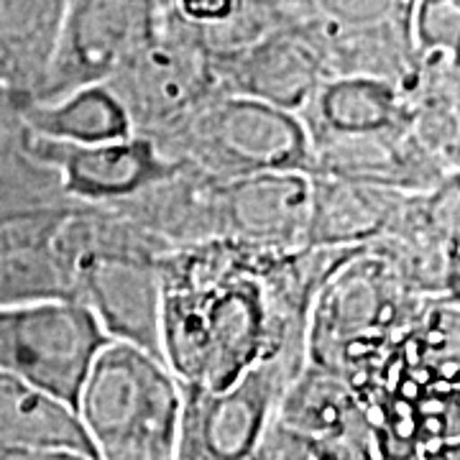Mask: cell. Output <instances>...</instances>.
I'll return each instance as SVG.
<instances>
[{"instance_id":"1","label":"cell","mask_w":460,"mask_h":460,"mask_svg":"<svg viewBox=\"0 0 460 460\" xmlns=\"http://www.w3.org/2000/svg\"><path fill=\"white\" fill-rule=\"evenodd\" d=\"M299 251L215 241L162 261L159 348L180 384L226 389L259 363L302 356L323 284Z\"/></svg>"},{"instance_id":"2","label":"cell","mask_w":460,"mask_h":460,"mask_svg":"<svg viewBox=\"0 0 460 460\" xmlns=\"http://www.w3.org/2000/svg\"><path fill=\"white\" fill-rule=\"evenodd\" d=\"M180 381L159 356L123 341L100 348L77 394L95 460H174Z\"/></svg>"},{"instance_id":"3","label":"cell","mask_w":460,"mask_h":460,"mask_svg":"<svg viewBox=\"0 0 460 460\" xmlns=\"http://www.w3.org/2000/svg\"><path fill=\"white\" fill-rule=\"evenodd\" d=\"M169 162L210 180L269 172L313 177V144L302 118L263 100L215 93L156 144Z\"/></svg>"},{"instance_id":"4","label":"cell","mask_w":460,"mask_h":460,"mask_svg":"<svg viewBox=\"0 0 460 460\" xmlns=\"http://www.w3.org/2000/svg\"><path fill=\"white\" fill-rule=\"evenodd\" d=\"M307 358L259 363L226 389L180 384L181 407L174 460H251Z\"/></svg>"},{"instance_id":"5","label":"cell","mask_w":460,"mask_h":460,"mask_svg":"<svg viewBox=\"0 0 460 460\" xmlns=\"http://www.w3.org/2000/svg\"><path fill=\"white\" fill-rule=\"evenodd\" d=\"M111 338L77 299L0 307V368L75 410L100 348Z\"/></svg>"},{"instance_id":"6","label":"cell","mask_w":460,"mask_h":460,"mask_svg":"<svg viewBox=\"0 0 460 460\" xmlns=\"http://www.w3.org/2000/svg\"><path fill=\"white\" fill-rule=\"evenodd\" d=\"M162 26L159 0H66L49 69L31 102L113 80Z\"/></svg>"},{"instance_id":"7","label":"cell","mask_w":460,"mask_h":460,"mask_svg":"<svg viewBox=\"0 0 460 460\" xmlns=\"http://www.w3.org/2000/svg\"><path fill=\"white\" fill-rule=\"evenodd\" d=\"M108 84L131 118L133 133L154 144L177 131L205 100L217 93L210 49L187 26L180 31L162 26L154 41Z\"/></svg>"},{"instance_id":"8","label":"cell","mask_w":460,"mask_h":460,"mask_svg":"<svg viewBox=\"0 0 460 460\" xmlns=\"http://www.w3.org/2000/svg\"><path fill=\"white\" fill-rule=\"evenodd\" d=\"M16 136L33 164L57 177L62 198L77 199L83 208H113L141 198L180 172V164L169 162L154 141L136 133L120 141L80 146L33 136L16 120Z\"/></svg>"},{"instance_id":"9","label":"cell","mask_w":460,"mask_h":460,"mask_svg":"<svg viewBox=\"0 0 460 460\" xmlns=\"http://www.w3.org/2000/svg\"><path fill=\"white\" fill-rule=\"evenodd\" d=\"M313 148L358 138H396L417 133V111L386 77L335 75L314 90L299 113Z\"/></svg>"},{"instance_id":"10","label":"cell","mask_w":460,"mask_h":460,"mask_svg":"<svg viewBox=\"0 0 460 460\" xmlns=\"http://www.w3.org/2000/svg\"><path fill=\"white\" fill-rule=\"evenodd\" d=\"M215 77L228 84L226 93L263 100L299 115L314 90L328 80V51L307 33L266 31L246 47L228 51V65Z\"/></svg>"},{"instance_id":"11","label":"cell","mask_w":460,"mask_h":460,"mask_svg":"<svg viewBox=\"0 0 460 460\" xmlns=\"http://www.w3.org/2000/svg\"><path fill=\"white\" fill-rule=\"evenodd\" d=\"M69 208L0 223V307L36 299H72V277L59 246Z\"/></svg>"},{"instance_id":"12","label":"cell","mask_w":460,"mask_h":460,"mask_svg":"<svg viewBox=\"0 0 460 460\" xmlns=\"http://www.w3.org/2000/svg\"><path fill=\"white\" fill-rule=\"evenodd\" d=\"M66 0H0V98L31 102L49 69Z\"/></svg>"},{"instance_id":"13","label":"cell","mask_w":460,"mask_h":460,"mask_svg":"<svg viewBox=\"0 0 460 460\" xmlns=\"http://www.w3.org/2000/svg\"><path fill=\"white\" fill-rule=\"evenodd\" d=\"M21 128L59 144H105L133 136L131 118L108 83L87 84L47 102L16 108Z\"/></svg>"},{"instance_id":"14","label":"cell","mask_w":460,"mask_h":460,"mask_svg":"<svg viewBox=\"0 0 460 460\" xmlns=\"http://www.w3.org/2000/svg\"><path fill=\"white\" fill-rule=\"evenodd\" d=\"M0 445L72 450L95 460L90 440L69 404L0 368Z\"/></svg>"},{"instance_id":"15","label":"cell","mask_w":460,"mask_h":460,"mask_svg":"<svg viewBox=\"0 0 460 460\" xmlns=\"http://www.w3.org/2000/svg\"><path fill=\"white\" fill-rule=\"evenodd\" d=\"M411 44L422 57H453L458 51L460 0H417L410 18Z\"/></svg>"},{"instance_id":"16","label":"cell","mask_w":460,"mask_h":460,"mask_svg":"<svg viewBox=\"0 0 460 460\" xmlns=\"http://www.w3.org/2000/svg\"><path fill=\"white\" fill-rule=\"evenodd\" d=\"M320 16L345 31H368L386 23L396 8V0H313Z\"/></svg>"},{"instance_id":"17","label":"cell","mask_w":460,"mask_h":460,"mask_svg":"<svg viewBox=\"0 0 460 460\" xmlns=\"http://www.w3.org/2000/svg\"><path fill=\"white\" fill-rule=\"evenodd\" d=\"M181 26L202 36L233 23L241 13V0H174Z\"/></svg>"},{"instance_id":"18","label":"cell","mask_w":460,"mask_h":460,"mask_svg":"<svg viewBox=\"0 0 460 460\" xmlns=\"http://www.w3.org/2000/svg\"><path fill=\"white\" fill-rule=\"evenodd\" d=\"M0 460H93L72 450H47V447H11L0 445Z\"/></svg>"}]
</instances>
